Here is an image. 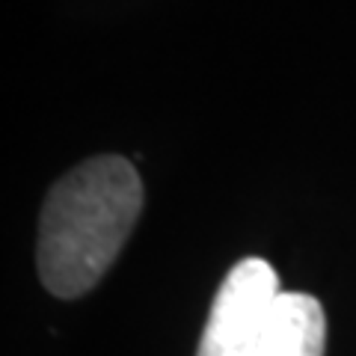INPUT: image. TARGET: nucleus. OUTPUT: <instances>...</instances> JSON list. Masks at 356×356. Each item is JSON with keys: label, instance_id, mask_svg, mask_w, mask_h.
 Wrapping results in <instances>:
<instances>
[{"label": "nucleus", "instance_id": "nucleus-2", "mask_svg": "<svg viewBox=\"0 0 356 356\" xmlns=\"http://www.w3.org/2000/svg\"><path fill=\"white\" fill-rule=\"evenodd\" d=\"M280 294L273 264L264 259L238 261L214 294L196 356H250Z\"/></svg>", "mask_w": 356, "mask_h": 356}, {"label": "nucleus", "instance_id": "nucleus-3", "mask_svg": "<svg viewBox=\"0 0 356 356\" xmlns=\"http://www.w3.org/2000/svg\"><path fill=\"white\" fill-rule=\"evenodd\" d=\"M327 315L312 294L282 291L273 300L250 356H324Z\"/></svg>", "mask_w": 356, "mask_h": 356}, {"label": "nucleus", "instance_id": "nucleus-1", "mask_svg": "<svg viewBox=\"0 0 356 356\" xmlns=\"http://www.w3.org/2000/svg\"><path fill=\"white\" fill-rule=\"evenodd\" d=\"M143 211V181L119 154L74 166L51 187L39 220V276L54 297L74 300L102 282Z\"/></svg>", "mask_w": 356, "mask_h": 356}]
</instances>
